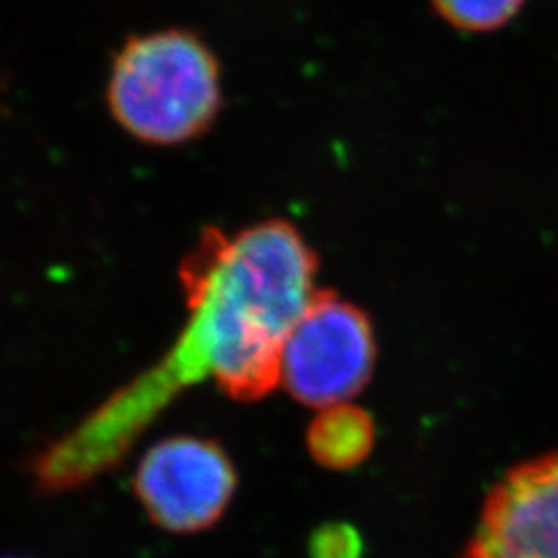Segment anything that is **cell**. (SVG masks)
Returning a JSON list of instances; mask_svg holds the SVG:
<instances>
[{
	"label": "cell",
	"instance_id": "277c9868",
	"mask_svg": "<svg viewBox=\"0 0 558 558\" xmlns=\"http://www.w3.org/2000/svg\"><path fill=\"white\" fill-rule=\"evenodd\" d=\"M135 490L154 523L195 534L220 521L236 490V472L218 442L174 437L145 453Z\"/></svg>",
	"mask_w": 558,
	"mask_h": 558
},
{
	"label": "cell",
	"instance_id": "8992f818",
	"mask_svg": "<svg viewBox=\"0 0 558 558\" xmlns=\"http://www.w3.org/2000/svg\"><path fill=\"white\" fill-rule=\"evenodd\" d=\"M308 449L327 468L343 470L371 453L375 430L371 418L348 403L320 410L308 428Z\"/></svg>",
	"mask_w": 558,
	"mask_h": 558
},
{
	"label": "cell",
	"instance_id": "3957f363",
	"mask_svg": "<svg viewBox=\"0 0 558 558\" xmlns=\"http://www.w3.org/2000/svg\"><path fill=\"white\" fill-rule=\"evenodd\" d=\"M375 360L368 315L336 292L317 290L283 343L279 385L302 405L325 410L359 396Z\"/></svg>",
	"mask_w": 558,
	"mask_h": 558
},
{
	"label": "cell",
	"instance_id": "5b68a950",
	"mask_svg": "<svg viewBox=\"0 0 558 558\" xmlns=\"http://www.w3.org/2000/svg\"><path fill=\"white\" fill-rule=\"evenodd\" d=\"M458 558H558V451L521 461L493 484Z\"/></svg>",
	"mask_w": 558,
	"mask_h": 558
},
{
	"label": "cell",
	"instance_id": "52a82bcc",
	"mask_svg": "<svg viewBox=\"0 0 558 558\" xmlns=\"http://www.w3.org/2000/svg\"><path fill=\"white\" fill-rule=\"evenodd\" d=\"M440 20L461 32H495L521 11L525 0H428Z\"/></svg>",
	"mask_w": 558,
	"mask_h": 558
},
{
	"label": "cell",
	"instance_id": "7a4b0ae2",
	"mask_svg": "<svg viewBox=\"0 0 558 558\" xmlns=\"http://www.w3.org/2000/svg\"><path fill=\"white\" fill-rule=\"evenodd\" d=\"M221 101L220 62L186 29H161L126 41L108 83L112 117L149 145L197 140L218 119Z\"/></svg>",
	"mask_w": 558,
	"mask_h": 558
},
{
	"label": "cell",
	"instance_id": "6da1fadb",
	"mask_svg": "<svg viewBox=\"0 0 558 558\" xmlns=\"http://www.w3.org/2000/svg\"><path fill=\"white\" fill-rule=\"evenodd\" d=\"M319 260L290 221L223 236L209 228L182 267L193 354L226 396L257 401L278 387L281 352L315 299Z\"/></svg>",
	"mask_w": 558,
	"mask_h": 558
}]
</instances>
